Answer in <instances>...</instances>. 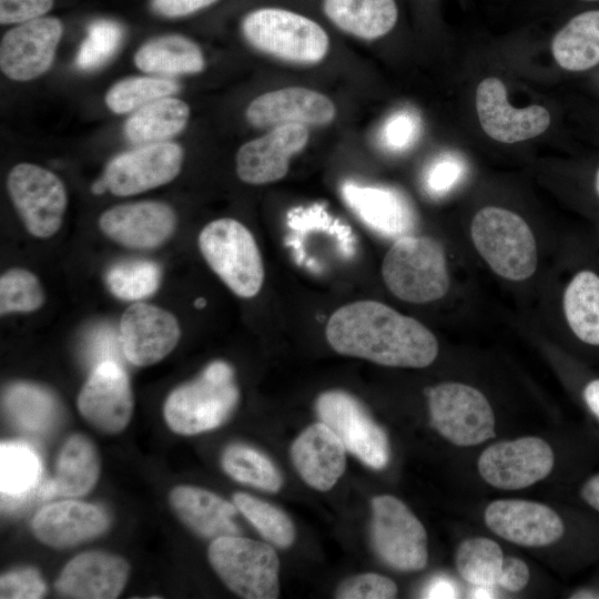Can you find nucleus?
<instances>
[{
	"label": "nucleus",
	"mask_w": 599,
	"mask_h": 599,
	"mask_svg": "<svg viewBox=\"0 0 599 599\" xmlns=\"http://www.w3.org/2000/svg\"><path fill=\"white\" fill-rule=\"evenodd\" d=\"M325 334L338 354L384 366L423 368L438 355V342L424 324L377 301L339 307Z\"/></svg>",
	"instance_id": "f257e3e1"
},
{
	"label": "nucleus",
	"mask_w": 599,
	"mask_h": 599,
	"mask_svg": "<svg viewBox=\"0 0 599 599\" xmlns=\"http://www.w3.org/2000/svg\"><path fill=\"white\" fill-rule=\"evenodd\" d=\"M241 29L253 48L285 62L317 64L329 51V37L324 28L288 9L262 7L252 10L243 18Z\"/></svg>",
	"instance_id": "f03ea898"
},
{
	"label": "nucleus",
	"mask_w": 599,
	"mask_h": 599,
	"mask_svg": "<svg viewBox=\"0 0 599 599\" xmlns=\"http://www.w3.org/2000/svg\"><path fill=\"white\" fill-rule=\"evenodd\" d=\"M240 397L234 370L223 361L209 364L194 380L175 388L164 404V418L172 430L195 435L221 426Z\"/></svg>",
	"instance_id": "7ed1b4c3"
},
{
	"label": "nucleus",
	"mask_w": 599,
	"mask_h": 599,
	"mask_svg": "<svg viewBox=\"0 0 599 599\" xmlns=\"http://www.w3.org/2000/svg\"><path fill=\"white\" fill-rule=\"evenodd\" d=\"M382 276L396 297L415 304L441 298L450 284L443 245L410 234L395 240L384 257Z\"/></svg>",
	"instance_id": "20e7f679"
},
{
	"label": "nucleus",
	"mask_w": 599,
	"mask_h": 599,
	"mask_svg": "<svg viewBox=\"0 0 599 599\" xmlns=\"http://www.w3.org/2000/svg\"><path fill=\"white\" fill-rule=\"evenodd\" d=\"M470 234L477 252L497 275L524 281L535 273V235L518 214L497 206L484 207L474 216Z\"/></svg>",
	"instance_id": "39448f33"
},
{
	"label": "nucleus",
	"mask_w": 599,
	"mask_h": 599,
	"mask_svg": "<svg viewBox=\"0 0 599 599\" xmlns=\"http://www.w3.org/2000/svg\"><path fill=\"white\" fill-rule=\"evenodd\" d=\"M199 247L209 266L234 294L250 298L261 291V252L253 234L241 222L230 217L210 222L199 235Z\"/></svg>",
	"instance_id": "423d86ee"
},
{
	"label": "nucleus",
	"mask_w": 599,
	"mask_h": 599,
	"mask_svg": "<svg viewBox=\"0 0 599 599\" xmlns=\"http://www.w3.org/2000/svg\"><path fill=\"white\" fill-rule=\"evenodd\" d=\"M209 561L225 586L246 599H275L280 595V560L268 542L240 535L212 540Z\"/></svg>",
	"instance_id": "0eeeda50"
},
{
	"label": "nucleus",
	"mask_w": 599,
	"mask_h": 599,
	"mask_svg": "<svg viewBox=\"0 0 599 599\" xmlns=\"http://www.w3.org/2000/svg\"><path fill=\"white\" fill-rule=\"evenodd\" d=\"M432 426L457 446H475L496 436L495 415L485 395L461 383L427 389Z\"/></svg>",
	"instance_id": "6e6552de"
},
{
	"label": "nucleus",
	"mask_w": 599,
	"mask_h": 599,
	"mask_svg": "<svg viewBox=\"0 0 599 599\" xmlns=\"http://www.w3.org/2000/svg\"><path fill=\"white\" fill-rule=\"evenodd\" d=\"M370 541L380 560L396 570L417 571L427 565L426 530L412 510L394 496L373 498Z\"/></svg>",
	"instance_id": "1a4fd4ad"
},
{
	"label": "nucleus",
	"mask_w": 599,
	"mask_h": 599,
	"mask_svg": "<svg viewBox=\"0 0 599 599\" xmlns=\"http://www.w3.org/2000/svg\"><path fill=\"white\" fill-rule=\"evenodd\" d=\"M315 410L347 451L373 469L387 466L390 455L387 435L355 396L339 389L324 392L316 399Z\"/></svg>",
	"instance_id": "9d476101"
},
{
	"label": "nucleus",
	"mask_w": 599,
	"mask_h": 599,
	"mask_svg": "<svg viewBox=\"0 0 599 599\" xmlns=\"http://www.w3.org/2000/svg\"><path fill=\"white\" fill-rule=\"evenodd\" d=\"M7 190L30 234L45 238L60 230L68 196L63 182L53 172L33 163H19L8 174Z\"/></svg>",
	"instance_id": "9b49d317"
},
{
	"label": "nucleus",
	"mask_w": 599,
	"mask_h": 599,
	"mask_svg": "<svg viewBox=\"0 0 599 599\" xmlns=\"http://www.w3.org/2000/svg\"><path fill=\"white\" fill-rule=\"evenodd\" d=\"M183 160V149L176 142L143 144L114 156L101 177L112 194L135 195L174 180Z\"/></svg>",
	"instance_id": "f8f14e48"
},
{
	"label": "nucleus",
	"mask_w": 599,
	"mask_h": 599,
	"mask_svg": "<svg viewBox=\"0 0 599 599\" xmlns=\"http://www.w3.org/2000/svg\"><path fill=\"white\" fill-rule=\"evenodd\" d=\"M554 461L549 444L539 437L528 436L487 447L478 459V471L489 485L516 490L547 477Z\"/></svg>",
	"instance_id": "ddd939ff"
},
{
	"label": "nucleus",
	"mask_w": 599,
	"mask_h": 599,
	"mask_svg": "<svg viewBox=\"0 0 599 599\" xmlns=\"http://www.w3.org/2000/svg\"><path fill=\"white\" fill-rule=\"evenodd\" d=\"M62 34L63 24L55 17H40L17 24L1 39V72L18 82L41 77L51 68Z\"/></svg>",
	"instance_id": "4468645a"
},
{
	"label": "nucleus",
	"mask_w": 599,
	"mask_h": 599,
	"mask_svg": "<svg viewBox=\"0 0 599 599\" xmlns=\"http://www.w3.org/2000/svg\"><path fill=\"white\" fill-rule=\"evenodd\" d=\"M83 418L97 429L115 434L130 422L133 395L129 377L114 359L98 363L78 396Z\"/></svg>",
	"instance_id": "2eb2a0df"
},
{
	"label": "nucleus",
	"mask_w": 599,
	"mask_h": 599,
	"mask_svg": "<svg viewBox=\"0 0 599 599\" xmlns=\"http://www.w3.org/2000/svg\"><path fill=\"white\" fill-rule=\"evenodd\" d=\"M180 336L175 316L156 305L136 302L121 316V349L132 365L149 366L160 362L174 349Z\"/></svg>",
	"instance_id": "dca6fc26"
},
{
	"label": "nucleus",
	"mask_w": 599,
	"mask_h": 599,
	"mask_svg": "<svg viewBox=\"0 0 599 599\" xmlns=\"http://www.w3.org/2000/svg\"><path fill=\"white\" fill-rule=\"evenodd\" d=\"M308 140L309 131L302 124L271 128L237 150L235 170L238 179L252 185L282 180L288 172L291 159L305 149Z\"/></svg>",
	"instance_id": "f3484780"
},
{
	"label": "nucleus",
	"mask_w": 599,
	"mask_h": 599,
	"mask_svg": "<svg viewBox=\"0 0 599 599\" xmlns=\"http://www.w3.org/2000/svg\"><path fill=\"white\" fill-rule=\"evenodd\" d=\"M476 110L485 133L501 143L532 139L544 133L550 124V114L541 105L511 106L505 84L495 77L486 78L478 84Z\"/></svg>",
	"instance_id": "a211bd4d"
},
{
	"label": "nucleus",
	"mask_w": 599,
	"mask_h": 599,
	"mask_svg": "<svg viewBox=\"0 0 599 599\" xmlns=\"http://www.w3.org/2000/svg\"><path fill=\"white\" fill-rule=\"evenodd\" d=\"M485 522L497 536L526 547H542L558 541L565 526L549 506L521 499H500L485 510Z\"/></svg>",
	"instance_id": "6ab92c4d"
},
{
	"label": "nucleus",
	"mask_w": 599,
	"mask_h": 599,
	"mask_svg": "<svg viewBox=\"0 0 599 599\" xmlns=\"http://www.w3.org/2000/svg\"><path fill=\"white\" fill-rule=\"evenodd\" d=\"M245 118L255 128L283 124L327 125L336 118L334 102L319 91L287 87L256 97L246 108Z\"/></svg>",
	"instance_id": "aec40b11"
},
{
	"label": "nucleus",
	"mask_w": 599,
	"mask_h": 599,
	"mask_svg": "<svg viewBox=\"0 0 599 599\" xmlns=\"http://www.w3.org/2000/svg\"><path fill=\"white\" fill-rule=\"evenodd\" d=\"M175 225L173 209L159 201L119 204L99 219V226L108 237L133 248L160 246L173 234Z\"/></svg>",
	"instance_id": "412c9836"
},
{
	"label": "nucleus",
	"mask_w": 599,
	"mask_h": 599,
	"mask_svg": "<svg viewBox=\"0 0 599 599\" xmlns=\"http://www.w3.org/2000/svg\"><path fill=\"white\" fill-rule=\"evenodd\" d=\"M290 455L301 478L312 488L326 491L342 477L346 448L323 422L306 427L293 441Z\"/></svg>",
	"instance_id": "4be33fe9"
},
{
	"label": "nucleus",
	"mask_w": 599,
	"mask_h": 599,
	"mask_svg": "<svg viewBox=\"0 0 599 599\" xmlns=\"http://www.w3.org/2000/svg\"><path fill=\"white\" fill-rule=\"evenodd\" d=\"M128 575L129 565L123 558L90 551L67 564L55 581V589L67 598L113 599L124 588Z\"/></svg>",
	"instance_id": "5701e85b"
},
{
	"label": "nucleus",
	"mask_w": 599,
	"mask_h": 599,
	"mask_svg": "<svg viewBox=\"0 0 599 599\" xmlns=\"http://www.w3.org/2000/svg\"><path fill=\"white\" fill-rule=\"evenodd\" d=\"M109 518L95 505L62 500L41 508L32 520V530L43 544L70 547L94 538L106 530Z\"/></svg>",
	"instance_id": "b1692460"
},
{
	"label": "nucleus",
	"mask_w": 599,
	"mask_h": 599,
	"mask_svg": "<svg viewBox=\"0 0 599 599\" xmlns=\"http://www.w3.org/2000/svg\"><path fill=\"white\" fill-rule=\"evenodd\" d=\"M342 195L357 217L382 236L398 238L410 234L415 226L413 207L395 190L344 183Z\"/></svg>",
	"instance_id": "393cba45"
},
{
	"label": "nucleus",
	"mask_w": 599,
	"mask_h": 599,
	"mask_svg": "<svg viewBox=\"0 0 599 599\" xmlns=\"http://www.w3.org/2000/svg\"><path fill=\"white\" fill-rule=\"evenodd\" d=\"M170 502L180 519L196 535L216 539L240 534L234 521L238 510L219 495L194 486H177L170 494Z\"/></svg>",
	"instance_id": "a878e982"
},
{
	"label": "nucleus",
	"mask_w": 599,
	"mask_h": 599,
	"mask_svg": "<svg viewBox=\"0 0 599 599\" xmlns=\"http://www.w3.org/2000/svg\"><path fill=\"white\" fill-rule=\"evenodd\" d=\"M325 17L341 31L355 38L375 40L395 27V0H322Z\"/></svg>",
	"instance_id": "bb28decb"
},
{
	"label": "nucleus",
	"mask_w": 599,
	"mask_h": 599,
	"mask_svg": "<svg viewBox=\"0 0 599 599\" xmlns=\"http://www.w3.org/2000/svg\"><path fill=\"white\" fill-rule=\"evenodd\" d=\"M134 63L145 73L169 78L200 73L205 68L201 48L180 34H165L146 41L135 52Z\"/></svg>",
	"instance_id": "cd10ccee"
},
{
	"label": "nucleus",
	"mask_w": 599,
	"mask_h": 599,
	"mask_svg": "<svg viewBox=\"0 0 599 599\" xmlns=\"http://www.w3.org/2000/svg\"><path fill=\"white\" fill-rule=\"evenodd\" d=\"M190 119V106L171 97L154 100L131 113L124 123L126 139L136 145L169 141L181 133Z\"/></svg>",
	"instance_id": "c85d7f7f"
},
{
	"label": "nucleus",
	"mask_w": 599,
	"mask_h": 599,
	"mask_svg": "<svg viewBox=\"0 0 599 599\" xmlns=\"http://www.w3.org/2000/svg\"><path fill=\"white\" fill-rule=\"evenodd\" d=\"M556 62L568 71H585L599 64V10L571 18L554 37Z\"/></svg>",
	"instance_id": "c756f323"
},
{
	"label": "nucleus",
	"mask_w": 599,
	"mask_h": 599,
	"mask_svg": "<svg viewBox=\"0 0 599 599\" xmlns=\"http://www.w3.org/2000/svg\"><path fill=\"white\" fill-rule=\"evenodd\" d=\"M562 309L572 334L599 346V273L585 268L573 274L564 292Z\"/></svg>",
	"instance_id": "7c9ffc66"
},
{
	"label": "nucleus",
	"mask_w": 599,
	"mask_h": 599,
	"mask_svg": "<svg viewBox=\"0 0 599 599\" xmlns=\"http://www.w3.org/2000/svg\"><path fill=\"white\" fill-rule=\"evenodd\" d=\"M99 473L100 463L93 444L85 436L72 435L60 451L52 478L57 495L78 497L87 494L95 485Z\"/></svg>",
	"instance_id": "2f4dec72"
},
{
	"label": "nucleus",
	"mask_w": 599,
	"mask_h": 599,
	"mask_svg": "<svg viewBox=\"0 0 599 599\" xmlns=\"http://www.w3.org/2000/svg\"><path fill=\"white\" fill-rule=\"evenodd\" d=\"M4 405L13 423L21 429L40 434L55 422L58 408L54 397L32 384H16L4 397Z\"/></svg>",
	"instance_id": "473e14b6"
},
{
	"label": "nucleus",
	"mask_w": 599,
	"mask_h": 599,
	"mask_svg": "<svg viewBox=\"0 0 599 599\" xmlns=\"http://www.w3.org/2000/svg\"><path fill=\"white\" fill-rule=\"evenodd\" d=\"M222 467L234 480L268 493L281 489L283 478L275 464L260 450L243 444L226 447Z\"/></svg>",
	"instance_id": "72a5a7b5"
},
{
	"label": "nucleus",
	"mask_w": 599,
	"mask_h": 599,
	"mask_svg": "<svg viewBox=\"0 0 599 599\" xmlns=\"http://www.w3.org/2000/svg\"><path fill=\"white\" fill-rule=\"evenodd\" d=\"M180 90L179 83L169 77H129L115 82L106 91L104 102L115 114L133 113L145 104Z\"/></svg>",
	"instance_id": "f704fd0d"
},
{
	"label": "nucleus",
	"mask_w": 599,
	"mask_h": 599,
	"mask_svg": "<svg viewBox=\"0 0 599 599\" xmlns=\"http://www.w3.org/2000/svg\"><path fill=\"white\" fill-rule=\"evenodd\" d=\"M502 560L500 546L484 537L464 540L456 551L459 575L475 587L498 586Z\"/></svg>",
	"instance_id": "c9c22d12"
},
{
	"label": "nucleus",
	"mask_w": 599,
	"mask_h": 599,
	"mask_svg": "<svg viewBox=\"0 0 599 599\" xmlns=\"http://www.w3.org/2000/svg\"><path fill=\"white\" fill-rule=\"evenodd\" d=\"M41 460L37 451L21 441H6L0 446L1 495H22L38 487Z\"/></svg>",
	"instance_id": "e433bc0d"
},
{
	"label": "nucleus",
	"mask_w": 599,
	"mask_h": 599,
	"mask_svg": "<svg viewBox=\"0 0 599 599\" xmlns=\"http://www.w3.org/2000/svg\"><path fill=\"white\" fill-rule=\"evenodd\" d=\"M233 502L260 535L277 548H288L295 539L291 518L278 507L246 493L233 495Z\"/></svg>",
	"instance_id": "4c0bfd02"
},
{
	"label": "nucleus",
	"mask_w": 599,
	"mask_h": 599,
	"mask_svg": "<svg viewBox=\"0 0 599 599\" xmlns=\"http://www.w3.org/2000/svg\"><path fill=\"white\" fill-rule=\"evenodd\" d=\"M159 266L150 261L118 263L106 273L109 290L116 297L138 301L153 294L160 284Z\"/></svg>",
	"instance_id": "58836bf2"
},
{
	"label": "nucleus",
	"mask_w": 599,
	"mask_h": 599,
	"mask_svg": "<svg viewBox=\"0 0 599 599\" xmlns=\"http://www.w3.org/2000/svg\"><path fill=\"white\" fill-rule=\"evenodd\" d=\"M123 39L122 26L109 19L91 22L75 54L74 63L82 71L105 64L119 50Z\"/></svg>",
	"instance_id": "ea45409f"
},
{
	"label": "nucleus",
	"mask_w": 599,
	"mask_h": 599,
	"mask_svg": "<svg viewBox=\"0 0 599 599\" xmlns=\"http://www.w3.org/2000/svg\"><path fill=\"white\" fill-rule=\"evenodd\" d=\"M44 302V293L40 281L30 271L11 268L0 277V312L30 313Z\"/></svg>",
	"instance_id": "a19ab883"
},
{
	"label": "nucleus",
	"mask_w": 599,
	"mask_h": 599,
	"mask_svg": "<svg viewBox=\"0 0 599 599\" xmlns=\"http://www.w3.org/2000/svg\"><path fill=\"white\" fill-rule=\"evenodd\" d=\"M397 595L396 583L379 573H359L343 580L335 591L339 599H392Z\"/></svg>",
	"instance_id": "79ce46f5"
},
{
	"label": "nucleus",
	"mask_w": 599,
	"mask_h": 599,
	"mask_svg": "<svg viewBox=\"0 0 599 599\" xmlns=\"http://www.w3.org/2000/svg\"><path fill=\"white\" fill-rule=\"evenodd\" d=\"M465 163L459 156L447 154L434 161L426 171L424 184L434 196H443L456 186L465 174Z\"/></svg>",
	"instance_id": "37998d69"
},
{
	"label": "nucleus",
	"mask_w": 599,
	"mask_h": 599,
	"mask_svg": "<svg viewBox=\"0 0 599 599\" xmlns=\"http://www.w3.org/2000/svg\"><path fill=\"white\" fill-rule=\"evenodd\" d=\"M44 592V581L38 570L32 568L10 571L0 579L1 599H38Z\"/></svg>",
	"instance_id": "c03bdc74"
},
{
	"label": "nucleus",
	"mask_w": 599,
	"mask_h": 599,
	"mask_svg": "<svg viewBox=\"0 0 599 599\" xmlns=\"http://www.w3.org/2000/svg\"><path fill=\"white\" fill-rule=\"evenodd\" d=\"M418 131L419 121L416 115L410 111L402 110L387 119L380 138L387 149L403 151L415 142Z\"/></svg>",
	"instance_id": "a18cd8bd"
},
{
	"label": "nucleus",
	"mask_w": 599,
	"mask_h": 599,
	"mask_svg": "<svg viewBox=\"0 0 599 599\" xmlns=\"http://www.w3.org/2000/svg\"><path fill=\"white\" fill-rule=\"evenodd\" d=\"M54 0H0L1 24H19L43 17Z\"/></svg>",
	"instance_id": "49530a36"
},
{
	"label": "nucleus",
	"mask_w": 599,
	"mask_h": 599,
	"mask_svg": "<svg viewBox=\"0 0 599 599\" xmlns=\"http://www.w3.org/2000/svg\"><path fill=\"white\" fill-rule=\"evenodd\" d=\"M220 0H151L152 10L164 18H182L201 11Z\"/></svg>",
	"instance_id": "de8ad7c7"
},
{
	"label": "nucleus",
	"mask_w": 599,
	"mask_h": 599,
	"mask_svg": "<svg viewBox=\"0 0 599 599\" xmlns=\"http://www.w3.org/2000/svg\"><path fill=\"white\" fill-rule=\"evenodd\" d=\"M529 576V568L525 561L516 557H505L498 586L517 592L528 583Z\"/></svg>",
	"instance_id": "09e8293b"
},
{
	"label": "nucleus",
	"mask_w": 599,
	"mask_h": 599,
	"mask_svg": "<svg viewBox=\"0 0 599 599\" xmlns=\"http://www.w3.org/2000/svg\"><path fill=\"white\" fill-rule=\"evenodd\" d=\"M424 598H456L457 590L450 580L437 577L427 585L423 591Z\"/></svg>",
	"instance_id": "8fccbe9b"
},
{
	"label": "nucleus",
	"mask_w": 599,
	"mask_h": 599,
	"mask_svg": "<svg viewBox=\"0 0 599 599\" xmlns=\"http://www.w3.org/2000/svg\"><path fill=\"white\" fill-rule=\"evenodd\" d=\"M583 500L599 511V474L589 478L581 488Z\"/></svg>",
	"instance_id": "3c124183"
},
{
	"label": "nucleus",
	"mask_w": 599,
	"mask_h": 599,
	"mask_svg": "<svg viewBox=\"0 0 599 599\" xmlns=\"http://www.w3.org/2000/svg\"><path fill=\"white\" fill-rule=\"evenodd\" d=\"M583 399L589 409L599 418V378L590 380L585 386Z\"/></svg>",
	"instance_id": "603ef678"
},
{
	"label": "nucleus",
	"mask_w": 599,
	"mask_h": 599,
	"mask_svg": "<svg viewBox=\"0 0 599 599\" xmlns=\"http://www.w3.org/2000/svg\"><path fill=\"white\" fill-rule=\"evenodd\" d=\"M491 587H478L473 592L474 598H494L493 592L490 591Z\"/></svg>",
	"instance_id": "864d4df0"
},
{
	"label": "nucleus",
	"mask_w": 599,
	"mask_h": 599,
	"mask_svg": "<svg viewBox=\"0 0 599 599\" xmlns=\"http://www.w3.org/2000/svg\"><path fill=\"white\" fill-rule=\"evenodd\" d=\"M570 598H577V599H588V598H599V592L591 591V590H580L575 592Z\"/></svg>",
	"instance_id": "5fc2aeb1"
},
{
	"label": "nucleus",
	"mask_w": 599,
	"mask_h": 599,
	"mask_svg": "<svg viewBox=\"0 0 599 599\" xmlns=\"http://www.w3.org/2000/svg\"><path fill=\"white\" fill-rule=\"evenodd\" d=\"M92 192L94 194H102L104 193L105 191H108V187L104 183V181L101 179L97 180L93 184H92Z\"/></svg>",
	"instance_id": "6e6d98bb"
},
{
	"label": "nucleus",
	"mask_w": 599,
	"mask_h": 599,
	"mask_svg": "<svg viewBox=\"0 0 599 599\" xmlns=\"http://www.w3.org/2000/svg\"><path fill=\"white\" fill-rule=\"evenodd\" d=\"M595 189H596V192L599 196V169L597 170L596 172V176H595Z\"/></svg>",
	"instance_id": "4d7b16f0"
},
{
	"label": "nucleus",
	"mask_w": 599,
	"mask_h": 599,
	"mask_svg": "<svg viewBox=\"0 0 599 599\" xmlns=\"http://www.w3.org/2000/svg\"><path fill=\"white\" fill-rule=\"evenodd\" d=\"M204 305H205V300L204 298H197L195 301V306L196 307L202 308Z\"/></svg>",
	"instance_id": "13d9d810"
},
{
	"label": "nucleus",
	"mask_w": 599,
	"mask_h": 599,
	"mask_svg": "<svg viewBox=\"0 0 599 599\" xmlns=\"http://www.w3.org/2000/svg\"><path fill=\"white\" fill-rule=\"evenodd\" d=\"M580 1H583V2H599V0H580Z\"/></svg>",
	"instance_id": "bf43d9fd"
}]
</instances>
